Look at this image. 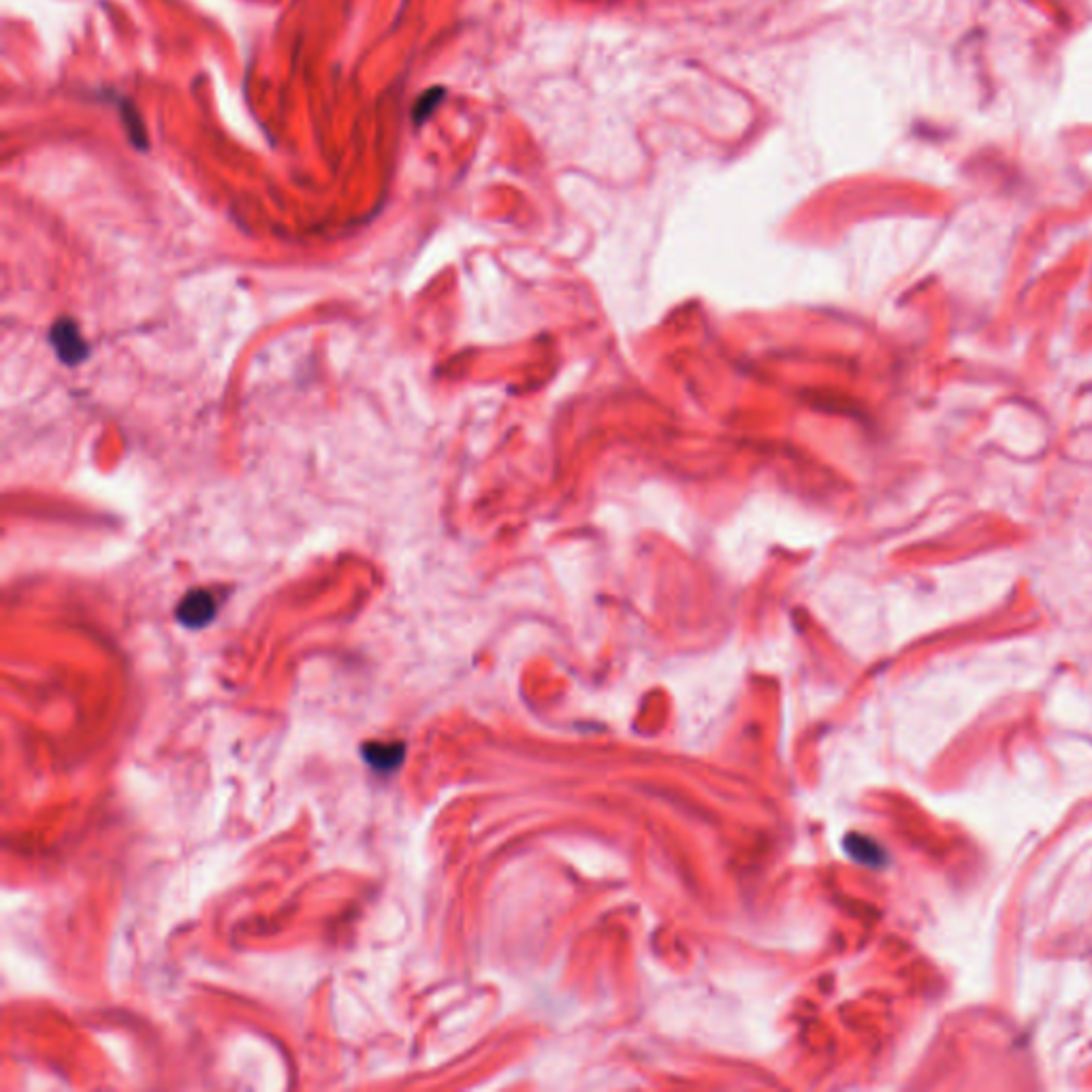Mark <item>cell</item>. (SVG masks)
Returning a JSON list of instances; mask_svg holds the SVG:
<instances>
[{
	"mask_svg": "<svg viewBox=\"0 0 1092 1092\" xmlns=\"http://www.w3.org/2000/svg\"><path fill=\"white\" fill-rule=\"evenodd\" d=\"M216 612L218 600L214 598V593H209L207 589H195L186 593L184 600L178 604L176 617L184 627L201 629L209 625V621L216 617Z\"/></svg>",
	"mask_w": 1092,
	"mask_h": 1092,
	"instance_id": "1",
	"label": "cell"
},
{
	"mask_svg": "<svg viewBox=\"0 0 1092 1092\" xmlns=\"http://www.w3.org/2000/svg\"><path fill=\"white\" fill-rule=\"evenodd\" d=\"M363 760L376 773H393L406 758V744L399 740H372L361 747Z\"/></svg>",
	"mask_w": 1092,
	"mask_h": 1092,
	"instance_id": "2",
	"label": "cell"
},
{
	"mask_svg": "<svg viewBox=\"0 0 1092 1092\" xmlns=\"http://www.w3.org/2000/svg\"><path fill=\"white\" fill-rule=\"evenodd\" d=\"M842 850L854 862L867 869H884L888 865V852L867 834H848L842 840Z\"/></svg>",
	"mask_w": 1092,
	"mask_h": 1092,
	"instance_id": "4",
	"label": "cell"
},
{
	"mask_svg": "<svg viewBox=\"0 0 1092 1092\" xmlns=\"http://www.w3.org/2000/svg\"><path fill=\"white\" fill-rule=\"evenodd\" d=\"M52 343L56 353H59V357L69 363V366H78L80 361L86 359V353H88V343L84 341V337L80 335V329L75 327L73 320H61L54 324L52 329V335H49Z\"/></svg>",
	"mask_w": 1092,
	"mask_h": 1092,
	"instance_id": "3",
	"label": "cell"
}]
</instances>
